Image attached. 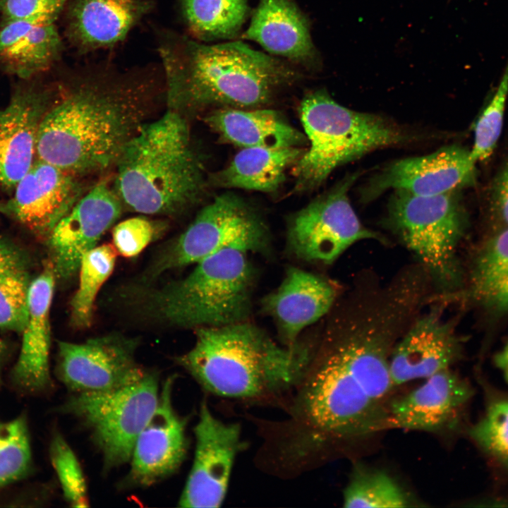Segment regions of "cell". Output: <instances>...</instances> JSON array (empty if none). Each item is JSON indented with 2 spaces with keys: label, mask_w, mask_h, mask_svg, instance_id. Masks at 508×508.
<instances>
[{
  "label": "cell",
  "mask_w": 508,
  "mask_h": 508,
  "mask_svg": "<svg viewBox=\"0 0 508 508\" xmlns=\"http://www.w3.org/2000/svg\"><path fill=\"white\" fill-rule=\"evenodd\" d=\"M330 313L296 386L291 421L303 449L387 429L396 387L389 358L409 321L395 302L362 292L345 294Z\"/></svg>",
  "instance_id": "1"
},
{
  "label": "cell",
  "mask_w": 508,
  "mask_h": 508,
  "mask_svg": "<svg viewBox=\"0 0 508 508\" xmlns=\"http://www.w3.org/2000/svg\"><path fill=\"white\" fill-rule=\"evenodd\" d=\"M61 90L40 126L36 157L78 176L114 166L155 104L152 81L137 76L87 75Z\"/></svg>",
  "instance_id": "2"
},
{
  "label": "cell",
  "mask_w": 508,
  "mask_h": 508,
  "mask_svg": "<svg viewBox=\"0 0 508 508\" xmlns=\"http://www.w3.org/2000/svg\"><path fill=\"white\" fill-rule=\"evenodd\" d=\"M159 50L168 109L186 118L210 107H262L301 76L296 65L241 41L205 44L169 35Z\"/></svg>",
  "instance_id": "3"
},
{
  "label": "cell",
  "mask_w": 508,
  "mask_h": 508,
  "mask_svg": "<svg viewBox=\"0 0 508 508\" xmlns=\"http://www.w3.org/2000/svg\"><path fill=\"white\" fill-rule=\"evenodd\" d=\"M315 347H282L248 321L195 329V342L176 358L207 392L257 399L296 387Z\"/></svg>",
  "instance_id": "4"
},
{
  "label": "cell",
  "mask_w": 508,
  "mask_h": 508,
  "mask_svg": "<svg viewBox=\"0 0 508 508\" xmlns=\"http://www.w3.org/2000/svg\"><path fill=\"white\" fill-rule=\"evenodd\" d=\"M114 167L116 194L123 207L140 214H181L204 190L203 168L187 119L169 109L140 128Z\"/></svg>",
  "instance_id": "5"
},
{
  "label": "cell",
  "mask_w": 508,
  "mask_h": 508,
  "mask_svg": "<svg viewBox=\"0 0 508 508\" xmlns=\"http://www.w3.org/2000/svg\"><path fill=\"white\" fill-rule=\"evenodd\" d=\"M247 253L226 248L202 259L186 277L146 292L144 310L179 327L248 321L254 276Z\"/></svg>",
  "instance_id": "6"
},
{
  "label": "cell",
  "mask_w": 508,
  "mask_h": 508,
  "mask_svg": "<svg viewBox=\"0 0 508 508\" xmlns=\"http://www.w3.org/2000/svg\"><path fill=\"white\" fill-rule=\"evenodd\" d=\"M299 114L310 144L294 164L295 186L299 190L315 188L337 167L408 139L407 135L389 121L349 109L322 90L304 96Z\"/></svg>",
  "instance_id": "7"
},
{
  "label": "cell",
  "mask_w": 508,
  "mask_h": 508,
  "mask_svg": "<svg viewBox=\"0 0 508 508\" xmlns=\"http://www.w3.org/2000/svg\"><path fill=\"white\" fill-rule=\"evenodd\" d=\"M460 191L420 196L394 190L389 204V229L442 291L455 286L460 278L456 248L467 226Z\"/></svg>",
  "instance_id": "8"
},
{
  "label": "cell",
  "mask_w": 508,
  "mask_h": 508,
  "mask_svg": "<svg viewBox=\"0 0 508 508\" xmlns=\"http://www.w3.org/2000/svg\"><path fill=\"white\" fill-rule=\"evenodd\" d=\"M158 380L157 373L147 372L119 389L73 393L64 406L90 430L106 469L130 461L135 441L157 406Z\"/></svg>",
  "instance_id": "9"
},
{
  "label": "cell",
  "mask_w": 508,
  "mask_h": 508,
  "mask_svg": "<svg viewBox=\"0 0 508 508\" xmlns=\"http://www.w3.org/2000/svg\"><path fill=\"white\" fill-rule=\"evenodd\" d=\"M269 246L265 224L253 209L232 194L216 197L171 243L147 271L149 279L172 269L197 263L226 248L265 252Z\"/></svg>",
  "instance_id": "10"
},
{
  "label": "cell",
  "mask_w": 508,
  "mask_h": 508,
  "mask_svg": "<svg viewBox=\"0 0 508 508\" xmlns=\"http://www.w3.org/2000/svg\"><path fill=\"white\" fill-rule=\"evenodd\" d=\"M351 176L295 214L289 222L288 245L300 259L330 264L353 244L383 237L362 224L348 196Z\"/></svg>",
  "instance_id": "11"
},
{
  "label": "cell",
  "mask_w": 508,
  "mask_h": 508,
  "mask_svg": "<svg viewBox=\"0 0 508 508\" xmlns=\"http://www.w3.org/2000/svg\"><path fill=\"white\" fill-rule=\"evenodd\" d=\"M135 340L111 334L83 343L59 342L57 372L73 393L103 392L135 383L145 371L135 361Z\"/></svg>",
  "instance_id": "12"
},
{
  "label": "cell",
  "mask_w": 508,
  "mask_h": 508,
  "mask_svg": "<svg viewBox=\"0 0 508 508\" xmlns=\"http://www.w3.org/2000/svg\"><path fill=\"white\" fill-rule=\"evenodd\" d=\"M194 435V459L179 506L219 507L225 498L235 459L243 447L240 425L219 420L202 402Z\"/></svg>",
  "instance_id": "13"
},
{
  "label": "cell",
  "mask_w": 508,
  "mask_h": 508,
  "mask_svg": "<svg viewBox=\"0 0 508 508\" xmlns=\"http://www.w3.org/2000/svg\"><path fill=\"white\" fill-rule=\"evenodd\" d=\"M477 164L470 148L450 145L421 157L397 160L376 175L364 190L372 200L389 189L431 196L474 186Z\"/></svg>",
  "instance_id": "14"
},
{
  "label": "cell",
  "mask_w": 508,
  "mask_h": 508,
  "mask_svg": "<svg viewBox=\"0 0 508 508\" xmlns=\"http://www.w3.org/2000/svg\"><path fill=\"white\" fill-rule=\"evenodd\" d=\"M123 207L107 181H99L77 201L47 237L56 277L68 280L75 274L83 255L96 246Z\"/></svg>",
  "instance_id": "15"
},
{
  "label": "cell",
  "mask_w": 508,
  "mask_h": 508,
  "mask_svg": "<svg viewBox=\"0 0 508 508\" xmlns=\"http://www.w3.org/2000/svg\"><path fill=\"white\" fill-rule=\"evenodd\" d=\"M15 189L0 209L46 238L84 195L79 176L37 157Z\"/></svg>",
  "instance_id": "16"
},
{
  "label": "cell",
  "mask_w": 508,
  "mask_h": 508,
  "mask_svg": "<svg viewBox=\"0 0 508 508\" xmlns=\"http://www.w3.org/2000/svg\"><path fill=\"white\" fill-rule=\"evenodd\" d=\"M174 379L169 377L163 383L157 406L134 445L128 473L133 485L157 483L174 473L186 457L187 421L173 406Z\"/></svg>",
  "instance_id": "17"
},
{
  "label": "cell",
  "mask_w": 508,
  "mask_h": 508,
  "mask_svg": "<svg viewBox=\"0 0 508 508\" xmlns=\"http://www.w3.org/2000/svg\"><path fill=\"white\" fill-rule=\"evenodd\" d=\"M461 344L437 307L416 316L394 345L389 369L395 386L425 380L449 369L459 359Z\"/></svg>",
  "instance_id": "18"
},
{
  "label": "cell",
  "mask_w": 508,
  "mask_h": 508,
  "mask_svg": "<svg viewBox=\"0 0 508 508\" xmlns=\"http://www.w3.org/2000/svg\"><path fill=\"white\" fill-rule=\"evenodd\" d=\"M391 399L387 429L437 433L452 427L473 394L469 384L450 368Z\"/></svg>",
  "instance_id": "19"
},
{
  "label": "cell",
  "mask_w": 508,
  "mask_h": 508,
  "mask_svg": "<svg viewBox=\"0 0 508 508\" xmlns=\"http://www.w3.org/2000/svg\"><path fill=\"white\" fill-rule=\"evenodd\" d=\"M54 98L50 90L23 87L0 109V183L4 187L15 188L34 162L40 126Z\"/></svg>",
  "instance_id": "20"
},
{
  "label": "cell",
  "mask_w": 508,
  "mask_h": 508,
  "mask_svg": "<svg viewBox=\"0 0 508 508\" xmlns=\"http://www.w3.org/2000/svg\"><path fill=\"white\" fill-rule=\"evenodd\" d=\"M338 297L333 284L317 274L290 267L280 286L262 301L290 348L303 329L327 315Z\"/></svg>",
  "instance_id": "21"
},
{
  "label": "cell",
  "mask_w": 508,
  "mask_h": 508,
  "mask_svg": "<svg viewBox=\"0 0 508 508\" xmlns=\"http://www.w3.org/2000/svg\"><path fill=\"white\" fill-rule=\"evenodd\" d=\"M55 272L47 265L30 284L28 316L23 333L18 358L11 373L20 389L40 392L50 386L49 356L51 344L49 313L54 294Z\"/></svg>",
  "instance_id": "22"
},
{
  "label": "cell",
  "mask_w": 508,
  "mask_h": 508,
  "mask_svg": "<svg viewBox=\"0 0 508 508\" xmlns=\"http://www.w3.org/2000/svg\"><path fill=\"white\" fill-rule=\"evenodd\" d=\"M242 38L296 66L317 62L309 21L295 0H260Z\"/></svg>",
  "instance_id": "23"
},
{
  "label": "cell",
  "mask_w": 508,
  "mask_h": 508,
  "mask_svg": "<svg viewBox=\"0 0 508 508\" xmlns=\"http://www.w3.org/2000/svg\"><path fill=\"white\" fill-rule=\"evenodd\" d=\"M67 6L68 37L83 52L123 40L151 7L147 0H68Z\"/></svg>",
  "instance_id": "24"
},
{
  "label": "cell",
  "mask_w": 508,
  "mask_h": 508,
  "mask_svg": "<svg viewBox=\"0 0 508 508\" xmlns=\"http://www.w3.org/2000/svg\"><path fill=\"white\" fill-rule=\"evenodd\" d=\"M205 119L222 139L242 148L299 147L307 140L271 109L219 108Z\"/></svg>",
  "instance_id": "25"
},
{
  "label": "cell",
  "mask_w": 508,
  "mask_h": 508,
  "mask_svg": "<svg viewBox=\"0 0 508 508\" xmlns=\"http://www.w3.org/2000/svg\"><path fill=\"white\" fill-rule=\"evenodd\" d=\"M303 153L299 147L242 148L212 181L220 187L274 192Z\"/></svg>",
  "instance_id": "26"
},
{
  "label": "cell",
  "mask_w": 508,
  "mask_h": 508,
  "mask_svg": "<svg viewBox=\"0 0 508 508\" xmlns=\"http://www.w3.org/2000/svg\"><path fill=\"white\" fill-rule=\"evenodd\" d=\"M181 6L188 30L204 41L235 37L249 12L248 0H181Z\"/></svg>",
  "instance_id": "27"
},
{
  "label": "cell",
  "mask_w": 508,
  "mask_h": 508,
  "mask_svg": "<svg viewBox=\"0 0 508 508\" xmlns=\"http://www.w3.org/2000/svg\"><path fill=\"white\" fill-rule=\"evenodd\" d=\"M61 51L54 23L38 25L0 52V65L7 73L29 79L50 68Z\"/></svg>",
  "instance_id": "28"
},
{
  "label": "cell",
  "mask_w": 508,
  "mask_h": 508,
  "mask_svg": "<svg viewBox=\"0 0 508 508\" xmlns=\"http://www.w3.org/2000/svg\"><path fill=\"white\" fill-rule=\"evenodd\" d=\"M475 295L495 310L508 311V226L482 250L472 275Z\"/></svg>",
  "instance_id": "29"
},
{
  "label": "cell",
  "mask_w": 508,
  "mask_h": 508,
  "mask_svg": "<svg viewBox=\"0 0 508 508\" xmlns=\"http://www.w3.org/2000/svg\"><path fill=\"white\" fill-rule=\"evenodd\" d=\"M346 508H401L411 505V497L387 471L356 466L343 492Z\"/></svg>",
  "instance_id": "30"
},
{
  "label": "cell",
  "mask_w": 508,
  "mask_h": 508,
  "mask_svg": "<svg viewBox=\"0 0 508 508\" xmlns=\"http://www.w3.org/2000/svg\"><path fill=\"white\" fill-rule=\"evenodd\" d=\"M117 251L114 246L103 244L86 253L79 266V286L71 301V322L74 327L90 325L97 295L113 272Z\"/></svg>",
  "instance_id": "31"
},
{
  "label": "cell",
  "mask_w": 508,
  "mask_h": 508,
  "mask_svg": "<svg viewBox=\"0 0 508 508\" xmlns=\"http://www.w3.org/2000/svg\"><path fill=\"white\" fill-rule=\"evenodd\" d=\"M507 99L508 63L472 125L473 141L470 153L476 164L486 162L495 152L503 130Z\"/></svg>",
  "instance_id": "32"
},
{
  "label": "cell",
  "mask_w": 508,
  "mask_h": 508,
  "mask_svg": "<svg viewBox=\"0 0 508 508\" xmlns=\"http://www.w3.org/2000/svg\"><path fill=\"white\" fill-rule=\"evenodd\" d=\"M472 440L508 468V397L492 402L470 428Z\"/></svg>",
  "instance_id": "33"
},
{
  "label": "cell",
  "mask_w": 508,
  "mask_h": 508,
  "mask_svg": "<svg viewBox=\"0 0 508 508\" xmlns=\"http://www.w3.org/2000/svg\"><path fill=\"white\" fill-rule=\"evenodd\" d=\"M50 458L66 501L73 507H88L87 485L82 468L71 447L60 434L55 435L52 440Z\"/></svg>",
  "instance_id": "34"
},
{
  "label": "cell",
  "mask_w": 508,
  "mask_h": 508,
  "mask_svg": "<svg viewBox=\"0 0 508 508\" xmlns=\"http://www.w3.org/2000/svg\"><path fill=\"white\" fill-rule=\"evenodd\" d=\"M31 450L26 423L22 418L6 425V434L0 445V486L27 473Z\"/></svg>",
  "instance_id": "35"
},
{
  "label": "cell",
  "mask_w": 508,
  "mask_h": 508,
  "mask_svg": "<svg viewBox=\"0 0 508 508\" xmlns=\"http://www.w3.org/2000/svg\"><path fill=\"white\" fill-rule=\"evenodd\" d=\"M30 284L25 271L0 276V328L22 332L28 316Z\"/></svg>",
  "instance_id": "36"
},
{
  "label": "cell",
  "mask_w": 508,
  "mask_h": 508,
  "mask_svg": "<svg viewBox=\"0 0 508 508\" xmlns=\"http://www.w3.org/2000/svg\"><path fill=\"white\" fill-rule=\"evenodd\" d=\"M164 223L145 216L127 219L117 224L112 231L114 246L126 258L138 255L164 231Z\"/></svg>",
  "instance_id": "37"
},
{
  "label": "cell",
  "mask_w": 508,
  "mask_h": 508,
  "mask_svg": "<svg viewBox=\"0 0 508 508\" xmlns=\"http://www.w3.org/2000/svg\"><path fill=\"white\" fill-rule=\"evenodd\" d=\"M482 198L490 220L501 226L502 228L507 227L508 142L506 143L495 169L484 186Z\"/></svg>",
  "instance_id": "38"
},
{
  "label": "cell",
  "mask_w": 508,
  "mask_h": 508,
  "mask_svg": "<svg viewBox=\"0 0 508 508\" xmlns=\"http://www.w3.org/2000/svg\"><path fill=\"white\" fill-rule=\"evenodd\" d=\"M68 0H0L5 22L35 16L55 21Z\"/></svg>",
  "instance_id": "39"
},
{
  "label": "cell",
  "mask_w": 508,
  "mask_h": 508,
  "mask_svg": "<svg viewBox=\"0 0 508 508\" xmlns=\"http://www.w3.org/2000/svg\"><path fill=\"white\" fill-rule=\"evenodd\" d=\"M5 23L0 30V52L12 46L35 27L54 22L44 16H35Z\"/></svg>",
  "instance_id": "40"
},
{
  "label": "cell",
  "mask_w": 508,
  "mask_h": 508,
  "mask_svg": "<svg viewBox=\"0 0 508 508\" xmlns=\"http://www.w3.org/2000/svg\"><path fill=\"white\" fill-rule=\"evenodd\" d=\"M27 258L15 244L0 239V276L25 271Z\"/></svg>",
  "instance_id": "41"
},
{
  "label": "cell",
  "mask_w": 508,
  "mask_h": 508,
  "mask_svg": "<svg viewBox=\"0 0 508 508\" xmlns=\"http://www.w3.org/2000/svg\"><path fill=\"white\" fill-rule=\"evenodd\" d=\"M494 363L508 383V339L502 350L495 356Z\"/></svg>",
  "instance_id": "42"
},
{
  "label": "cell",
  "mask_w": 508,
  "mask_h": 508,
  "mask_svg": "<svg viewBox=\"0 0 508 508\" xmlns=\"http://www.w3.org/2000/svg\"><path fill=\"white\" fill-rule=\"evenodd\" d=\"M6 352V344L0 340V368Z\"/></svg>",
  "instance_id": "43"
},
{
  "label": "cell",
  "mask_w": 508,
  "mask_h": 508,
  "mask_svg": "<svg viewBox=\"0 0 508 508\" xmlns=\"http://www.w3.org/2000/svg\"><path fill=\"white\" fill-rule=\"evenodd\" d=\"M6 434V425H3L0 423V445L4 441Z\"/></svg>",
  "instance_id": "44"
}]
</instances>
